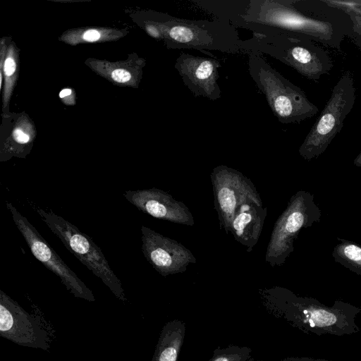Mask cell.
I'll return each instance as SVG.
<instances>
[{"label":"cell","instance_id":"cell-1","mask_svg":"<svg viewBox=\"0 0 361 361\" xmlns=\"http://www.w3.org/2000/svg\"><path fill=\"white\" fill-rule=\"evenodd\" d=\"M262 298L271 314L305 333L342 336L360 331L356 318L361 309L351 304L336 300L327 306L281 287L262 290Z\"/></svg>","mask_w":361,"mask_h":361},{"label":"cell","instance_id":"cell-2","mask_svg":"<svg viewBox=\"0 0 361 361\" xmlns=\"http://www.w3.org/2000/svg\"><path fill=\"white\" fill-rule=\"evenodd\" d=\"M232 25L260 35H305L336 49L341 40L331 23L305 15L296 8L295 1L250 0L245 13Z\"/></svg>","mask_w":361,"mask_h":361},{"label":"cell","instance_id":"cell-3","mask_svg":"<svg viewBox=\"0 0 361 361\" xmlns=\"http://www.w3.org/2000/svg\"><path fill=\"white\" fill-rule=\"evenodd\" d=\"M240 48L243 54L269 55L314 81L319 80L333 68L329 54L305 35L252 33L251 38L242 40Z\"/></svg>","mask_w":361,"mask_h":361},{"label":"cell","instance_id":"cell-4","mask_svg":"<svg viewBox=\"0 0 361 361\" xmlns=\"http://www.w3.org/2000/svg\"><path fill=\"white\" fill-rule=\"evenodd\" d=\"M248 55L250 75L279 122L300 123L318 113V107L305 93L272 68L261 54Z\"/></svg>","mask_w":361,"mask_h":361},{"label":"cell","instance_id":"cell-5","mask_svg":"<svg viewBox=\"0 0 361 361\" xmlns=\"http://www.w3.org/2000/svg\"><path fill=\"white\" fill-rule=\"evenodd\" d=\"M168 48L195 49L241 54L242 39L236 27L218 20H190L166 15L164 24Z\"/></svg>","mask_w":361,"mask_h":361},{"label":"cell","instance_id":"cell-6","mask_svg":"<svg viewBox=\"0 0 361 361\" xmlns=\"http://www.w3.org/2000/svg\"><path fill=\"white\" fill-rule=\"evenodd\" d=\"M355 99L353 78L350 73H345L333 87L322 113L299 147L304 159L310 161L325 152L341 130Z\"/></svg>","mask_w":361,"mask_h":361},{"label":"cell","instance_id":"cell-7","mask_svg":"<svg viewBox=\"0 0 361 361\" xmlns=\"http://www.w3.org/2000/svg\"><path fill=\"white\" fill-rule=\"evenodd\" d=\"M40 219L94 275L99 278L120 300L126 301L121 281L110 267L102 250L75 225L51 211L37 208Z\"/></svg>","mask_w":361,"mask_h":361},{"label":"cell","instance_id":"cell-8","mask_svg":"<svg viewBox=\"0 0 361 361\" xmlns=\"http://www.w3.org/2000/svg\"><path fill=\"white\" fill-rule=\"evenodd\" d=\"M322 212L314 195L305 190L293 195L273 227L265 254V261L272 267L285 263L294 250L293 243L302 228L319 222Z\"/></svg>","mask_w":361,"mask_h":361},{"label":"cell","instance_id":"cell-9","mask_svg":"<svg viewBox=\"0 0 361 361\" xmlns=\"http://www.w3.org/2000/svg\"><path fill=\"white\" fill-rule=\"evenodd\" d=\"M17 228L22 234L33 256L46 268L56 274L75 297L94 302L92 290L80 279L54 251L30 221L12 203L6 202Z\"/></svg>","mask_w":361,"mask_h":361},{"label":"cell","instance_id":"cell-10","mask_svg":"<svg viewBox=\"0 0 361 361\" xmlns=\"http://www.w3.org/2000/svg\"><path fill=\"white\" fill-rule=\"evenodd\" d=\"M214 208L220 228L230 233L235 209L248 197L259 196L252 182L240 171L225 165L214 168L210 175Z\"/></svg>","mask_w":361,"mask_h":361},{"label":"cell","instance_id":"cell-11","mask_svg":"<svg viewBox=\"0 0 361 361\" xmlns=\"http://www.w3.org/2000/svg\"><path fill=\"white\" fill-rule=\"evenodd\" d=\"M0 335L15 343L47 350L49 338L45 328L33 315L0 290Z\"/></svg>","mask_w":361,"mask_h":361},{"label":"cell","instance_id":"cell-12","mask_svg":"<svg viewBox=\"0 0 361 361\" xmlns=\"http://www.w3.org/2000/svg\"><path fill=\"white\" fill-rule=\"evenodd\" d=\"M142 251L147 261L161 276L183 273L196 263L190 250L179 242L142 226Z\"/></svg>","mask_w":361,"mask_h":361},{"label":"cell","instance_id":"cell-13","mask_svg":"<svg viewBox=\"0 0 361 361\" xmlns=\"http://www.w3.org/2000/svg\"><path fill=\"white\" fill-rule=\"evenodd\" d=\"M220 66L219 61L215 59L183 52L178 56L174 66L185 85L195 97L213 101L221 97L217 82Z\"/></svg>","mask_w":361,"mask_h":361},{"label":"cell","instance_id":"cell-14","mask_svg":"<svg viewBox=\"0 0 361 361\" xmlns=\"http://www.w3.org/2000/svg\"><path fill=\"white\" fill-rule=\"evenodd\" d=\"M123 195L140 211L154 218L186 226L195 224L188 207L162 190L152 188L127 190Z\"/></svg>","mask_w":361,"mask_h":361},{"label":"cell","instance_id":"cell-15","mask_svg":"<svg viewBox=\"0 0 361 361\" xmlns=\"http://www.w3.org/2000/svg\"><path fill=\"white\" fill-rule=\"evenodd\" d=\"M267 214V208L260 196L248 197L235 209L230 233L247 252L252 251L257 243Z\"/></svg>","mask_w":361,"mask_h":361},{"label":"cell","instance_id":"cell-16","mask_svg":"<svg viewBox=\"0 0 361 361\" xmlns=\"http://www.w3.org/2000/svg\"><path fill=\"white\" fill-rule=\"evenodd\" d=\"M185 334L184 322L174 319L163 326L152 361H177Z\"/></svg>","mask_w":361,"mask_h":361},{"label":"cell","instance_id":"cell-17","mask_svg":"<svg viewBox=\"0 0 361 361\" xmlns=\"http://www.w3.org/2000/svg\"><path fill=\"white\" fill-rule=\"evenodd\" d=\"M197 6L212 15L214 20L226 22L232 25L235 20L244 15L248 8L250 0H193Z\"/></svg>","mask_w":361,"mask_h":361},{"label":"cell","instance_id":"cell-18","mask_svg":"<svg viewBox=\"0 0 361 361\" xmlns=\"http://www.w3.org/2000/svg\"><path fill=\"white\" fill-rule=\"evenodd\" d=\"M336 262L361 275V246L352 242L341 240L333 251Z\"/></svg>","mask_w":361,"mask_h":361},{"label":"cell","instance_id":"cell-19","mask_svg":"<svg viewBox=\"0 0 361 361\" xmlns=\"http://www.w3.org/2000/svg\"><path fill=\"white\" fill-rule=\"evenodd\" d=\"M251 349L246 346L229 345L217 348L208 361H250Z\"/></svg>","mask_w":361,"mask_h":361},{"label":"cell","instance_id":"cell-20","mask_svg":"<svg viewBox=\"0 0 361 361\" xmlns=\"http://www.w3.org/2000/svg\"><path fill=\"white\" fill-rule=\"evenodd\" d=\"M111 77L116 82H126L130 79L131 75L124 69H116L112 72Z\"/></svg>","mask_w":361,"mask_h":361},{"label":"cell","instance_id":"cell-21","mask_svg":"<svg viewBox=\"0 0 361 361\" xmlns=\"http://www.w3.org/2000/svg\"><path fill=\"white\" fill-rule=\"evenodd\" d=\"M13 137L15 141L20 145L27 144L30 140L29 135L19 129H16L13 131Z\"/></svg>","mask_w":361,"mask_h":361},{"label":"cell","instance_id":"cell-22","mask_svg":"<svg viewBox=\"0 0 361 361\" xmlns=\"http://www.w3.org/2000/svg\"><path fill=\"white\" fill-rule=\"evenodd\" d=\"M16 68V64L11 57H8L4 63V71L6 75L10 76L14 73Z\"/></svg>","mask_w":361,"mask_h":361},{"label":"cell","instance_id":"cell-23","mask_svg":"<svg viewBox=\"0 0 361 361\" xmlns=\"http://www.w3.org/2000/svg\"><path fill=\"white\" fill-rule=\"evenodd\" d=\"M83 37L86 41L94 42L99 39L100 34L97 30H89L84 33Z\"/></svg>","mask_w":361,"mask_h":361},{"label":"cell","instance_id":"cell-24","mask_svg":"<svg viewBox=\"0 0 361 361\" xmlns=\"http://www.w3.org/2000/svg\"><path fill=\"white\" fill-rule=\"evenodd\" d=\"M279 361H332V360H328L324 359H314L312 357H291L283 359Z\"/></svg>","mask_w":361,"mask_h":361},{"label":"cell","instance_id":"cell-25","mask_svg":"<svg viewBox=\"0 0 361 361\" xmlns=\"http://www.w3.org/2000/svg\"><path fill=\"white\" fill-rule=\"evenodd\" d=\"M352 17L354 22V31L361 39V17L356 15H352Z\"/></svg>","mask_w":361,"mask_h":361},{"label":"cell","instance_id":"cell-26","mask_svg":"<svg viewBox=\"0 0 361 361\" xmlns=\"http://www.w3.org/2000/svg\"><path fill=\"white\" fill-rule=\"evenodd\" d=\"M353 164L356 166L361 167V152L358 154V155L354 159Z\"/></svg>","mask_w":361,"mask_h":361},{"label":"cell","instance_id":"cell-27","mask_svg":"<svg viewBox=\"0 0 361 361\" xmlns=\"http://www.w3.org/2000/svg\"><path fill=\"white\" fill-rule=\"evenodd\" d=\"M71 90H69V89H64L62 91H61L60 94H59V96L60 97H64L66 96H68L69 94H71Z\"/></svg>","mask_w":361,"mask_h":361},{"label":"cell","instance_id":"cell-28","mask_svg":"<svg viewBox=\"0 0 361 361\" xmlns=\"http://www.w3.org/2000/svg\"><path fill=\"white\" fill-rule=\"evenodd\" d=\"M349 7H351V6H349ZM351 11H352V13H355V15L361 17V9L360 8L353 7L351 8Z\"/></svg>","mask_w":361,"mask_h":361},{"label":"cell","instance_id":"cell-29","mask_svg":"<svg viewBox=\"0 0 361 361\" xmlns=\"http://www.w3.org/2000/svg\"><path fill=\"white\" fill-rule=\"evenodd\" d=\"M251 361V360H250Z\"/></svg>","mask_w":361,"mask_h":361}]
</instances>
